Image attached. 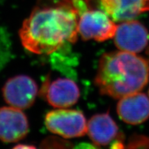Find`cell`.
I'll return each mask as SVG.
<instances>
[{"mask_svg": "<svg viewBox=\"0 0 149 149\" xmlns=\"http://www.w3.org/2000/svg\"><path fill=\"white\" fill-rule=\"evenodd\" d=\"M86 9L83 0H59L37 6L19 31L22 45L33 53L49 55L66 43H74L79 17Z\"/></svg>", "mask_w": 149, "mask_h": 149, "instance_id": "6da1fadb", "label": "cell"}, {"mask_svg": "<svg viewBox=\"0 0 149 149\" xmlns=\"http://www.w3.org/2000/svg\"><path fill=\"white\" fill-rule=\"evenodd\" d=\"M148 79V61L135 53L121 51L102 56L95 84L101 94L121 99L140 92Z\"/></svg>", "mask_w": 149, "mask_h": 149, "instance_id": "7a4b0ae2", "label": "cell"}, {"mask_svg": "<svg viewBox=\"0 0 149 149\" xmlns=\"http://www.w3.org/2000/svg\"><path fill=\"white\" fill-rule=\"evenodd\" d=\"M45 125L52 133L65 139L82 137L87 133L85 116L77 110L58 109L48 112Z\"/></svg>", "mask_w": 149, "mask_h": 149, "instance_id": "3957f363", "label": "cell"}, {"mask_svg": "<svg viewBox=\"0 0 149 149\" xmlns=\"http://www.w3.org/2000/svg\"><path fill=\"white\" fill-rule=\"evenodd\" d=\"M117 26L105 12L85 10L78 20V33L84 40L104 42L114 37Z\"/></svg>", "mask_w": 149, "mask_h": 149, "instance_id": "277c9868", "label": "cell"}, {"mask_svg": "<svg viewBox=\"0 0 149 149\" xmlns=\"http://www.w3.org/2000/svg\"><path fill=\"white\" fill-rule=\"evenodd\" d=\"M2 93L6 102L10 107L26 109L35 102L38 87L32 78L20 74L7 80L2 88Z\"/></svg>", "mask_w": 149, "mask_h": 149, "instance_id": "5b68a950", "label": "cell"}, {"mask_svg": "<svg viewBox=\"0 0 149 149\" xmlns=\"http://www.w3.org/2000/svg\"><path fill=\"white\" fill-rule=\"evenodd\" d=\"M87 134L96 146L123 148V142L117 124L109 113L97 114L87 123Z\"/></svg>", "mask_w": 149, "mask_h": 149, "instance_id": "8992f818", "label": "cell"}, {"mask_svg": "<svg viewBox=\"0 0 149 149\" xmlns=\"http://www.w3.org/2000/svg\"><path fill=\"white\" fill-rule=\"evenodd\" d=\"M149 35L146 27L138 21L131 19L117 26L114 35L115 46L120 51L138 53L148 42Z\"/></svg>", "mask_w": 149, "mask_h": 149, "instance_id": "52a82bcc", "label": "cell"}, {"mask_svg": "<svg viewBox=\"0 0 149 149\" xmlns=\"http://www.w3.org/2000/svg\"><path fill=\"white\" fill-rule=\"evenodd\" d=\"M42 93L48 103L57 109H67L76 104L80 96L77 84L68 78H57L44 83Z\"/></svg>", "mask_w": 149, "mask_h": 149, "instance_id": "ba28073f", "label": "cell"}, {"mask_svg": "<svg viewBox=\"0 0 149 149\" xmlns=\"http://www.w3.org/2000/svg\"><path fill=\"white\" fill-rule=\"evenodd\" d=\"M29 130V121L21 109L13 107L0 108V140L17 142L24 138Z\"/></svg>", "mask_w": 149, "mask_h": 149, "instance_id": "9c48e42d", "label": "cell"}, {"mask_svg": "<svg viewBox=\"0 0 149 149\" xmlns=\"http://www.w3.org/2000/svg\"><path fill=\"white\" fill-rule=\"evenodd\" d=\"M117 111L123 122L139 124L149 118V99L144 93H136L121 98Z\"/></svg>", "mask_w": 149, "mask_h": 149, "instance_id": "30bf717a", "label": "cell"}, {"mask_svg": "<svg viewBox=\"0 0 149 149\" xmlns=\"http://www.w3.org/2000/svg\"><path fill=\"white\" fill-rule=\"evenodd\" d=\"M100 4L113 22L133 19L149 11V0H100Z\"/></svg>", "mask_w": 149, "mask_h": 149, "instance_id": "8fae6325", "label": "cell"}, {"mask_svg": "<svg viewBox=\"0 0 149 149\" xmlns=\"http://www.w3.org/2000/svg\"><path fill=\"white\" fill-rule=\"evenodd\" d=\"M35 148V146H23V145H19V146H15V148Z\"/></svg>", "mask_w": 149, "mask_h": 149, "instance_id": "7c38bea8", "label": "cell"}, {"mask_svg": "<svg viewBox=\"0 0 149 149\" xmlns=\"http://www.w3.org/2000/svg\"><path fill=\"white\" fill-rule=\"evenodd\" d=\"M148 93H149V91H148Z\"/></svg>", "mask_w": 149, "mask_h": 149, "instance_id": "4fadbf2b", "label": "cell"}]
</instances>
